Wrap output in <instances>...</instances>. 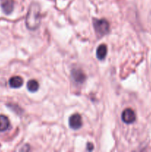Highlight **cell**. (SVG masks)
<instances>
[{
	"label": "cell",
	"instance_id": "4",
	"mask_svg": "<svg viewBox=\"0 0 151 152\" xmlns=\"http://www.w3.org/2000/svg\"><path fill=\"white\" fill-rule=\"evenodd\" d=\"M69 126L73 130H78L82 126V118L79 114H74L69 118Z\"/></svg>",
	"mask_w": 151,
	"mask_h": 152
},
{
	"label": "cell",
	"instance_id": "1",
	"mask_svg": "<svg viewBox=\"0 0 151 152\" xmlns=\"http://www.w3.org/2000/svg\"><path fill=\"white\" fill-rule=\"evenodd\" d=\"M40 23H41L40 7L37 3H33L30 4L28 10L25 24L28 29L33 31L39 27Z\"/></svg>",
	"mask_w": 151,
	"mask_h": 152
},
{
	"label": "cell",
	"instance_id": "11",
	"mask_svg": "<svg viewBox=\"0 0 151 152\" xmlns=\"http://www.w3.org/2000/svg\"><path fill=\"white\" fill-rule=\"evenodd\" d=\"M94 148V146H93V144L91 142H87V150L88 151H92V150Z\"/></svg>",
	"mask_w": 151,
	"mask_h": 152
},
{
	"label": "cell",
	"instance_id": "7",
	"mask_svg": "<svg viewBox=\"0 0 151 152\" xmlns=\"http://www.w3.org/2000/svg\"><path fill=\"white\" fill-rule=\"evenodd\" d=\"M14 7V2L13 0H4L1 3V8H2L3 12L6 14H10L12 13Z\"/></svg>",
	"mask_w": 151,
	"mask_h": 152
},
{
	"label": "cell",
	"instance_id": "3",
	"mask_svg": "<svg viewBox=\"0 0 151 152\" xmlns=\"http://www.w3.org/2000/svg\"><path fill=\"white\" fill-rule=\"evenodd\" d=\"M136 119V114L131 108H126L121 113V120L126 124H132Z\"/></svg>",
	"mask_w": 151,
	"mask_h": 152
},
{
	"label": "cell",
	"instance_id": "2",
	"mask_svg": "<svg viewBox=\"0 0 151 152\" xmlns=\"http://www.w3.org/2000/svg\"><path fill=\"white\" fill-rule=\"evenodd\" d=\"M93 25L94 27V30L98 37H101L108 34L110 31L109 22L105 19H93Z\"/></svg>",
	"mask_w": 151,
	"mask_h": 152
},
{
	"label": "cell",
	"instance_id": "9",
	"mask_svg": "<svg viewBox=\"0 0 151 152\" xmlns=\"http://www.w3.org/2000/svg\"><path fill=\"white\" fill-rule=\"evenodd\" d=\"M10 127V121L4 115H0V132L7 131Z\"/></svg>",
	"mask_w": 151,
	"mask_h": 152
},
{
	"label": "cell",
	"instance_id": "6",
	"mask_svg": "<svg viewBox=\"0 0 151 152\" xmlns=\"http://www.w3.org/2000/svg\"><path fill=\"white\" fill-rule=\"evenodd\" d=\"M9 85L12 88H19L23 85V79L19 76L11 77L9 80Z\"/></svg>",
	"mask_w": 151,
	"mask_h": 152
},
{
	"label": "cell",
	"instance_id": "8",
	"mask_svg": "<svg viewBox=\"0 0 151 152\" xmlns=\"http://www.w3.org/2000/svg\"><path fill=\"white\" fill-rule=\"evenodd\" d=\"M107 53V48L105 44H102L96 49V56L99 60H104Z\"/></svg>",
	"mask_w": 151,
	"mask_h": 152
},
{
	"label": "cell",
	"instance_id": "5",
	"mask_svg": "<svg viewBox=\"0 0 151 152\" xmlns=\"http://www.w3.org/2000/svg\"><path fill=\"white\" fill-rule=\"evenodd\" d=\"M71 76L74 81L77 83H83L86 80V75L81 70L73 69L71 71Z\"/></svg>",
	"mask_w": 151,
	"mask_h": 152
},
{
	"label": "cell",
	"instance_id": "10",
	"mask_svg": "<svg viewBox=\"0 0 151 152\" xmlns=\"http://www.w3.org/2000/svg\"><path fill=\"white\" fill-rule=\"evenodd\" d=\"M39 88L38 83L36 80H30L27 83V88L30 92H36Z\"/></svg>",
	"mask_w": 151,
	"mask_h": 152
}]
</instances>
